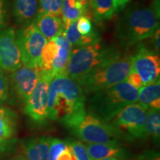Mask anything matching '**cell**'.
<instances>
[{
	"instance_id": "2e32d148",
	"label": "cell",
	"mask_w": 160,
	"mask_h": 160,
	"mask_svg": "<svg viewBox=\"0 0 160 160\" xmlns=\"http://www.w3.org/2000/svg\"><path fill=\"white\" fill-rule=\"evenodd\" d=\"M39 13L38 0H13V13L18 24L28 25Z\"/></svg>"
},
{
	"instance_id": "8fae6325",
	"label": "cell",
	"mask_w": 160,
	"mask_h": 160,
	"mask_svg": "<svg viewBox=\"0 0 160 160\" xmlns=\"http://www.w3.org/2000/svg\"><path fill=\"white\" fill-rule=\"evenodd\" d=\"M22 65L21 53L13 28L0 32V69L13 72Z\"/></svg>"
},
{
	"instance_id": "484cf974",
	"label": "cell",
	"mask_w": 160,
	"mask_h": 160,
	"mask_svg": "<svg viewBox=\"0 0 160 160\" xmlns=\"http://www.w3.org/2000/svg\"><path fill=\"white\" fill-rule=\"evenodd\" d=\"M39 11L62 18V0H39Z\"/></svg>"
},
{
	"instance_id": "ba28073f",
	"label": "cell",
	"mask_w": 160,
	"mask_h": 160,
	"mask_svg": "<svg viewBox=\"0 0 160 160\" xmlns=\"http://www.w3.org/2000/svg\"><path fill=\"white\" fill-rule=\"evenodd\" d=\"M147 110L135 102L126 106L110 122L113 127L131 139L148 138L145 131Z\"/></svg>"
},
{
	"instance_id": "e575fe53",
	"label": "cell",
	"mask_w": 160,
	"mask_h": 160,
	"mask_svg": "<svg viewBox=\"0 0 160 160\" xmlns=\"http://www.w3.org/2000/svg\"><path fill=\"white\" fill-rule=\"evenodd\" d=\"M99 160H127L126 159H122V158H107V159H102Z\"/></svg>"
},
{
	"instance_id": "836d02e7",
	"label": "cell",
	"mask_w": 160,
	"mask_h": 160,
	"mask_svg": "<svg viewBox=\"0 0 160 160\" xmlns=\"http://www.w3.org/2000/svg\"><path fill=\"white\" fill-rule=\"evenodd\" d=\"M5 19V0H0V28L2 26Z\"/></svg>"
},
{
	"instance_id": "603a6c76",
	"label": "cell",
	"mask_w": 160,
	"mask_h": 160,
	"mask_svg": "<svg viewBox=\"0 0 160 160\" xmlns=\"http://www.w3.org/2000/svg\"><path fill=\"white\" fill-rule=\"evenodd\" d=\"M89 5L97 22L111 19L116 12L113 0H89Z\"/></svg>"
},
{
	"instance_id": "3957f363",
	"label": "cell",
	"mask_w": 160,
	"mask_h": 160,
	"mask_svg": "<svg viewBox=\"0 0 160 160\" xmlns=\"http://www.w3.org/2000/svg\"><path fill=\"white\" fill-rule=\"evenodd\" d=\"M121 56V51L117 48L101 41L73 48L64 74L79 82L92 71Z\"/></svg>"
},
{
	"instance_id": "ac0fdd59",
	"label": "cell",
	"mask_w": 160,
	"mask_h": 160,
	"mask_svg": "<svg viewBox=\"0 0 160 160\" xmlns=\"http://www.w3.org/2000/svg\"><path fill=\"white\" fill-rule=\"evenodd\" d=\"M147 110H160L159 79L154 82L143 85L138 90L137 102Z\"/></svg>"
},
{
	"instance_id": "52a82bcc",
	"label": "cell",
	"mask_w": 160,
	"mask_h": 160,
	"mask_svg": "<svg viewBox=\"0 0 160 160\" xmlns=\"http://www.w3.org/2000/svg\"><path fill=\"white\" fill-rule=\"evenodd\" d=\"M16 37L22 65L42 69V53L48 41L34 22L16 32Z\"/></svg>"
},
{
	"instance_id": "9c48e42d",
	"label": "cell",
	"mask_w": 160,
	"mask_h": 160,
	"mask_svg": "<svg viewBox=\"0 0 160 160\" xmlns=\"http://www.w3.org/2000/svg\"><path fill=\"white\" fill-rule=\"evenodd\" d=\"M52 79L48 72H42L35 88L25 103V113L38 125H45L49 121L48 114V93Z\"/></svg>"
},
{
	"instance_id": "f546056e",
	"label": "cell",
	"mask_w": 160,
	"mask_h": 160,
	"mask_svg": "<svg viewBox=\"0 0 160 160\" xmlns=\"http://www.w3.org/2000/svg\"><path fill=\"white\" fill-rule=\"evenodd\" d=\"M125 81L138 90L143 86V83L142 81L141 77H139L137 72L133 71L132 69L131 72L129 73V74L128 75L127 78H126Z\"/></svg>"
},
{
	"instance_id": "30bf717a",
	"label": "cell",
	"mask_w": 160,
	"mask_h": 160,
	"mask_svg": "<svg viewBox=\"0 0 160 160\" xmlns=\"http://www.w3.org/2000/svg\"><path fill=\"white\" fill-rule=\"evenodd\" d=\"M131 69L137 72L141 77L143 85L159 80L160 74L159 52L141 47L134 55L131 56Z\"/></svg>"
},
{
	"instance_id": "5b68a950",
	"label": "cell",
	"mask_w": 160,
	"mask_h": 160,
	"mask_svg": "<svg viewBox=\"0 0 160 160\" xmlns=\"http://www.w3.org/2000/svg\"><path fill=\"white\" fill-rule=\"evenodd\" d=\"M68 129L85 144H120L121 140L131 139L110 123L87 111Z\"/></svg>"
},
{
	"instance_id": "d590c367",
	"label": "cell",
	"mask_w": 160,
	"mask_h": 160,
	"mask_svg": "<svg viewBox=\"0 0 160 160\" xmlns=\"http://www.w3.org/2000/svg\"><path fill=\"white\" fill-rule=\"evenodd\" d=\"M13 160H27V159H26V158L24 157V156H20V157H17L15 159H13Z\"/></svg>"
},
{
	"instance_id": "5bb4252c",
	"label": "cell",
	"mask_w": 160,
	"mask_h": 160,
	"mask_svg": "<svg viewBox=\"0 0 160 160\" xmlns=\"http://www.w3.org/2000/svg\"><path fill=\"white\" fill-rule=\"evenodd\" d=\"M34 23L47 41L62 34L65 31V25L62 18L49 13L39 11Z\"/></svg>"
},
{
	"instance_id": "cb8c5ba5",
	"label": "cell",
	"mask_w": 160,
	"mask_h": 160,
	"mask_svg": "<svg viewBox=\"0 0 160 160\" xmlns=\"http://www.w3.org/2000/svg\"><path fill=\"white\" fill-rule=\"evenodd\" d=\"M145 131L148 137H151L156 143L160 139V112L157 110H148L145 119Z\"/></svg>"
},
{
	"instance_id": "4dcf8cb0",
	"label": "cell",
	"mask_w": 160,
	"mask_h": 160,
	"mask_svg": "<svg viewBox=\"0 0 160 160\" xmlns=\"http://www.w3.org/2000/svg\"><path fill=\"white\" fill-rule=\"evenodd\" d=\"M16 143V140L13 138L11 139H4L0 137V156L5 154L13 149Z\"/></svg>"
},
{
	"instance_id": "83f0119b",
	"label": "cell",
	"mask_w": 160,
	"mask_h": 160,
	"mask_svg": "<svg viewBox=\"0 0 160 160\" xmlns=\"http://www.w3.org/2000/svg\"><path fill=\"white\" fill-rule=\"evenodd\" d=\"M77 28L79 33L82 36H89L95 33L91 19L87 16H82L77 19Z\"/></svg>"
},
{
	"instance_id": "d4e9b609",
	"label": "cell",
	"mask_w": 160,
	"mask_h": 160,
	"mask_svg": "<svg viewBox=\"0 0 160 160\" xmlns=\"http://www.w3.org/2000/svg\"><path fill=\"white\" fill-rule=\"evenodd\" d=\"M58 47L54 40L47 42L42 53V71L51 73L53 62L57 53Z\"/></svg>"
},
{
	"instance_id": "e0dca14e",
	"label": "cell",
	"mask_w": 160,
	"mask_h": 160,
	"mask_svg": "<svg viewBox=\"0 0 160 160\" xmlns=\"http://www.w3.org/2000/svg\"><path fill=\"white\" fill-rule=\"evenodd\" d=\"M54 40L58 47L57 53L54 58L51 71L52 78L54 76L64 73L66 66L68 62L69 58L71 57L72 47L67 41L63 33L52 39Z\"/></svg>"
},
{
	"instance_id": "f1b7e54d",
	"label": "cell",
	"mask_w": 160,
	"mask_h": 160,
	"mask_svg": "<svg viewBox=\"0 0 160 160\" xmlns=\"http://www.w3.org/2000/svg\"><path fill=\"white\" fill-rule=\"evenodd\" d=\"M8 97V82L4 72L0 69V104L5 102Z\"/></svg>"
},
{
	"instance_id": "d6a6232c",
	"label": "cell",
	"mask_w": 160,
	"mask_h": 160,
	"mask_svg": "<svg viewBox=\"0 0 160 160\" xmlns=\"http://www.w3.org/2000/svg\"><path fill=\"white\" fill-rule=\"evenodd\" d=\"M113 1L114 4L115 11L117 12H120L125 8L131 0H113Z\"/></svg>"
},
{
	"instance_id": "6da1fadb",
	"label": "cell",
	"mask_w": 160,
	"mask_h": 160,
	"mask_svg": "<svg viewBox=\"0 0 160 160\" xmlns=\"http://www.w3.org/2000/svg\"><path fill=\"white\" fill-rule=\"evenodd\" d=\"M85 113L86 95L79 84L64 73L52 78L48 93L49 120L68 128Z\"/></svg>"
},
{
	"instance_id": "277c9868",
	"label": "cell",
	"mask_w": 160,
	"mask_h": 160,
	"mask_svg": "<svg viewBox=\"0 0 160 160\" xmlns=\"http://www.w3.org/2000/svg\"><path fill=\"white\" fill-rule=\"evenodd\" d=\"M138 89L126 81L91 93L86 111L109 123L124 108L137 102Z\"/></svg>"
},
{
	"instance_id": "7a4b0ae2",
	"label": "cell",
	"mask_w": 160,
	"mask_h": 160,
	"mask_svg": "<svg viewBox=\"0 0 160 160\" xmlns=\"http://www.w3.org/2000/svg\"><path fill=\"white\" fill-rule=\"evenodd\" d=\"M159 26V10L157 5L130 8L118 19L116 35L121 45H133L152 37Z\"/></svg>"
},
{
	"instance_id": "4316f807",
	"label": "cell",
	"mask_w": 160,
	"mask_h": 160,
	"mask_svg": "<svg viewBox=\"0 0 160 160\" xmlns=\"http://www.w3.org/2000/svg\"><path fill=\"white\" fill-rule=\"evenodd\" d=\"M71 146L77 160H91L85 144L80 140L74 139H66Z\"/></svg>"
},
{
	"instance_id": "ffe728a7",
	"label": "cell",
	"mask_w": 160,
	"mask_h": 160,
	"mask_svg": "<svg viewBox=\"0 0 160 160\" xmlns=\"http://www.w3.org/2000/svg\"><path fill=\"white\" fill-rule=\"evenodd\" d=\"M77 20L72 22L65 28L63 35L66 40L70 43L71 47L76 48L83 46L89 44L95 43L100 41L99 35L97 33L89 36H82L78 31L77 28Z\"/></svg>"
},
{
	"instance_id": "9a60e30c",
	"label": "cell",
	"mask_w": 160,
	"mask_h": 160,
	"mask_svg": "<svg viewBox=\"0 0 160 160\" xmlns=\"http://www.w3.org/2000/svg\"><path fill=\"white\" fill-rule=\"evenodd\" d=\"M91 160L107 158H122L127 159L128 151L120 144H85Z\"/></svg>"
},
{
	"instance_id": "4fadbf2b",
	"label": "cell",
	"mask_w": 160,
	"mask_h": 160,
	"mask_svg": "<svg viewBox=\"0 0 160 160\" xmlns=\"http://www.w3.org/2000/svg\"><path fill=\"white\" fill-rule=\"evenodd\" d=\"M51 137H39L22 143L24 157L27 160H48Z\"/></svg>"
},
{
	"instance_id": "d6986e66",
	"label": "cell",
	"mask_w": 160,
	"mask_h": 160,
	"mask_svg": "<svg viewBox=\"0 0 160 160\" xmlns=\"http://www.w3.org/2000/svg\"><path fill=\"white\" fill-rule=\"evenodd\" d=\"M89 0H62V19L65 28L89 12Z\"/></svg>"
},
{
	"instance_id": "1f68e13d",
	"label": "cell",
	"mask_w": 160,
	"mask_h": 160,
	"mask_svg": "<svg viewBox=\"0 0 160 160\" xmlns=\"http://www.w3.org/2000/svg\"><path fill=\"white\" fill-rule=\"evenodd\" d=\"M139 160H160L159 154L157 151H145L138 157Z\"/></svg>"
},
{
	"instance_id": "44dd1931",
	"label": "cell",
	"mask_w": 160,
	"mask_h": 160,
	"mask_svg": "<svg viewBox=\"0 0 160 160\" xmlns=\"http://www.w3.org/2000/svg\"><path fill=\"white\" fill-rule=\"evenodd\" d=\"M17 128V117L11 110L0 108V137L11 139Z\"/></svg>"
},
{
	"instance_id": "7402d4cb",
	"label": "cell",
	"mask_w": 160,
	"mask_h": 160,
	"mask_svg": "<svg viewBox=\"0 0 160 160\" xmlns=\"http://www.w3.org/2000/svg\"><path fill=\"white\" fill-rule=\"evenodd\" d=\"M48 160H77L67 140L52 138Z\"/></svg>"
},
{
	"instance_id": "8992f818",
	"label": "cell",
	"mask_w": 160,
	"mask_h": 160,
	"mask_svg": "<svg viewBox=\"0 0 160 160\" xmlns=\"http://www.w3.org/2000/svg\"><path fill=\"white\" fill-rule=\"evenodd\" d=\"M131 71V56L122 55L107 65L94 70L79 82L84 93L91 94L125 81Z\"/></svg>"
},
{
	"instance_id": "7c38bea8",
	"label": "cell",
	"mask_w": 160,
	"mask_h": 160,
	"mask_svg": "<svg viewBox=\"0 0 160 160\" xmlns=\"http://www.w3.org/2000/svg\"><path fill=\"white\" fill-rule=\"evenodd\" d=\"M41 68H31L22 65L12 72L11 82L16 93L24 103L28 101L30 96L39 81L42 75Z\"/></svg>"
}]
</instances>
